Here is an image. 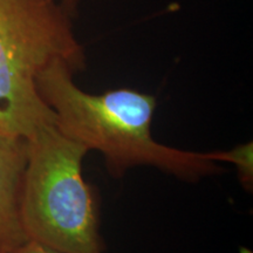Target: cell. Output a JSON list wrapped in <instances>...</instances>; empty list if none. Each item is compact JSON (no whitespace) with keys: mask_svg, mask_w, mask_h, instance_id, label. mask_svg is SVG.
<instances>
[{"mask_svg":"<svg viewBox=\"0 0 253 253\" xmlns=\"http://www.w3.org/2000/svg\"><path fill=\"white\" fill-rule=\"evenodd\" d=\"M74 69L54 61L40 73V96L55 114L60 132L89 150H99L107 169L121 177L136 166L156 167L185 181L221 171L210 153H194L158 143L150 131L156 97L120 88L90 94L75 84Z\"/></svg>","mask_w":253,"mask_h":253,"instance_id":"obj_1","label":"cell"},{"mask_svg":"<svg viewBox=\"0 0 253 253\" xmlns=\"http://www.w3.org/2000/svg\"><path fill=\"white\" fill-rule=\"evenodd\" d=\"M72 19L59 0H0V131L28 138L55 125L37 79L58 60L86 67Z\"/></svg>","mask_w":253,"mask_h":253,"instance_id":"obj_2","label":"cell"},{"mask_svg":"<svg viewBox=\"0 0 253 253\" xmlns=\"http://www.w3.org/2000/svg\"><path fill=\"white\" fill-rule=\"evenodd\" d=\"M26 141L21 216L28 238L61 253H103L96 198L82 176L87 148L55 125Z\"/></svg>","mask_w":253,"mask_h":253,"instance_id":"obj_3","label":"cell"},{"mask_svg":"<svg viewBox=\"0 0 253 253\" xmlns=\"http://www.w3.org/2000/svg\"><path fill=\"white\" fill-rule=\"evenodd\" d=\"M26 164V138L0 131V253L12 252L30 240L21 216Z\"/></svg>","mask_w":253,"mask_h":253,"instance_id":"obj_4","label":"cell"},{"mask_svg":"<svg viewBox=\"0 0 253 253\" xmlns=\"http://www.w3.org/2000/svg\"><path fill=\"white\" fill-rule=\"evenodd\" d=\"M252 143L237 145L230 151H213L210 153L211 160L214 162H231L235 164L238 176L245 189L252 190L253 184V162Z\"/></svg>","mask_w":253,"mask_h":253,"instance_id":"obj_5","label":"cell"},{"mask_svg":"<svg viewBox=\"0 0 253 253\" xmlns=\"http://www.w3.org/2000/svg\"><path fill=\"white\" fill-rule=\"evenodd\" d=\"M9 253H61L56 250L48 248V246L40 244V243L34 242V240H28L27 243H25L24 245H21L20 248L13 250Z\"/></svg>","mask_w":253,"mask_h":253,"instance_id":"obj_6","label":"cell"},{"mask_svg":"<svg viewBox=\"0 0 253 253\" xmlns=\"http://www.w3.org/2000/svg\"><path fill=\"white\" fill-rule=\"evenodd\" d=\"M59 1L62 7L65 8V11L73 18L75 14H77L78 7L82 0H59Z\"/></svg>","mask_w":253,"mask_h":253,"instance_id":"obj_7","label":"cell"}]
</instances>
